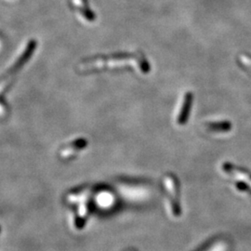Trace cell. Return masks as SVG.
I'll list each match as a JSON object with an SVG mask.
<instances>
[{"mask_svg": "<svg viewBox=\"0 0 251 251\" xmlns=\"http://www.w3.org/2000/svg\"><path fill=\"white\" fill-rule=\"evenodd\" d=\"M206 251H226V245L223 242L216 243Z\"/></svg>", "mask_w": 251, "mask_h": 251, "instance_id": "6da1fadb", "label": "cell"}]
</instances>
